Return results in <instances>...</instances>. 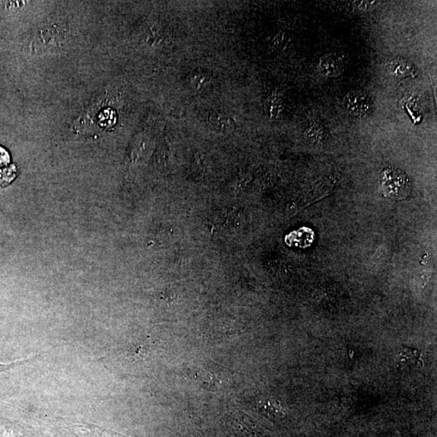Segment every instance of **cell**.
Returning a JSON list of instances; mask_svg holds the SVG:
<instances>
[{"instance_id": "6da1fadb", "label": "cell", "mask_w": 437, "mask_h": 437, "mask_svg": "<svg viewBox=\"0 0 437 437\" xmlns=\"http://www.w3.org/2000/svg\"><path fill=\"white\" fill-rule=\"evenodd\" d=\"M381 187L385 195L395 200H405L411 193L409 178L399 170L388 168L381 175Z\"/></svg>"}, {"instance_id": "7a4b0ae2", "label": "cell", "mask_w": 437, "mask_h": 437, "mask_svg": "<svg viewBox=\"0 0 437 437\" xmlns=\"http://www.w3.org/2000/svg\"><path fill=\"white\" fill-rule=\"evenodd\" d=\"M342 106L350 116L360 118L369 117L374 109V102L369 94L360 90L347 93L342 100Z\"/></svg>"}, {"instance_id": "3957f363", "label": "cell", "mask_w": 437, "mask_h": 437, "mask_svg": "<svg viewBox=\"0 0 437 437\" xmlns=\"http://www.w3.org/2000/svg\"><path fill=\"white\" fill-rule=\"evenodd\" d=\"M58 26H44L38 29L33 39V51L44 52L48 49L61 48L64 35Z\"/></svg>"}, {"instance_id": "277c9868", "label": "cell", "mask_w": 437, "mask_h": 437, "mask_svg": "<svg viewBox=\"0 0 437 437\" xmlns=\"http://www.w3.org/2000/svg\"><path fill=\"white\" fill-rule=\"evenodd\" d=\"M319 72L328 78H336L341 76L344 72L346 64L339 54L335 53L326 54L319 59Z\"/></svg>"}, {"instance_id": "5b68a950", "label": "cell", "mask_w": 437, "mask_h": 437, "mask_svg": "<svg viewBox=\"0 0 437 437\" xmlns=\"http://www.w3.org/2000/svg\"><path fill=\"white\" fill-rule=\"evenodd\" d=\"M211 126L221 133H231L235 128V122L225 114L213 113L209 116Z\"/></svg>"}, {"instance_id": "8992f818", "label": "cell", "mask_w": 437, "mask_h": 437, "mask_svg": "<svg viewBox=\"0 0 437 437\" xmlns=\"http://www.w3.org/2000/svg\"><path fill=\"white\" fill-rule=\"evenodd\" d=\"M400 364L409 367L423 365L422 352L411 347H404L400 355Z\"/></svg>"}, {"instance_id": "52a82bcc", "label": "cell", "mask_w": 437, "mask_h": 437, "mask_svg": "<svg viewBox=\"0 0 437 437\" xmlns=\"http://www.w3.org/2000/svg\"><path fill=\"white\" fill-rule=\"evenodd\" d=\"M306 141L310 143H319L324 142L326 138L325 128L319 122H312L307 127L304 132Z\"/></svg>"}, {"instance_id": "ba28073f", "label": "cell", "mask_w": 437, "mask_h": 437, "mask_svg": "<svg viewBox=\"0 0 437 437\" xmlns=\"http://www.w3.org/2000/svg\"><path fill=\"white\" fill-rule=\"evenodd\" d=\"M17 177V167L14 165L5 167L0 170V187H5Z\"/></svg>"}, {"instance_id": "9c48e42d", "label": "cell", "mask_w": 437, "mask_h": 437, "mask_svg": "<svg viewBox=\"0 0 437 437\" xmlns=\"http://www.w3.org/2000/svg\"><path fill=\"white\" fill-rule=\"evenodd\" d=\"M376 4V1H355L353 5L357 9L360 11H369V10L375 7Z\"/></svg>"}, {"instance_id": "30bf717a", "label": "cell", "mask_w": 437, "mask_h": 437, "mask_svg": "<svg viewBox=\"0 0 437 437\" xmlns=\"http://www.w3.org/2000/svg\"><path fill=\"white\" fill-rule=\"evenodd\" d=\"M11 161V156L4 148L0 146V166H7Z\"/></svg>"}, {"instance_id": "8fae6325", "label": "cell", "mask_w": 437, "mask_h": 437, "mask_svg": "<svg viewBox=\"0 0 437 437\" xmlns=\"http://www.w3.org/2000/svg\"><path fill=\"white\" fill-rule=\"evenodd\" d=\"M22 363H13L11 365H0V372L8 370L10 369V367H14V366H17L19 365H21Z\"/></svg>"}]
</instances>
